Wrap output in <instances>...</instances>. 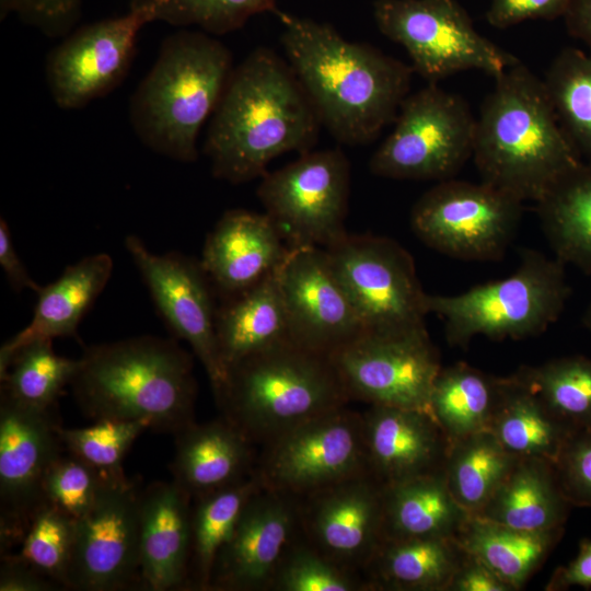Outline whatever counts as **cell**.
<instances>
[{
    "label": "cell",
    "mask_w": 591,
    "mask_h": 591,
    "mask_svg": "<svg viewBox=\"0 0 591 591\" xmlns=\"http://www.w3.org/2000/svg\"><path fill=\"white\" fill-rule=\"evenodd\" d=\"M275 14L287 61L321 125L338 142L367 144L395 121L409 94L412 66L346 39L327 23L279 9Z\"/></svg>",
    "instance_id": "obj_1"
},
{
    "label": "cell",
    "mask_w": 591,
    "mask_h": 591,
    "mask_svg": "<svg viewBox=\"0 0 591 591\" xmlns=\"http://www.w3.org/2000/svg\"><path fill=\"white\" fill-rule=\"evenodd\" d=\"M321 126L288 61L257 47L233 69L212 114L204 153L215 177L242 184L263 177L277 157L311 151Z\"/></svg>",
    "instance_id": "obj_2"
},
{
    "label": "cell",
    "mask_w": 591,
    "mask_h": 591,
    "mask_svg": "<svg viewBox=\"0 0 591 591\" xmlns=\"http://www.w3.org/2000/svg\"><path fill=\"white\" fill-rule=\"evenodd\" d=\"M472 157L482 182L535 202L583 162L543 80L521 61L495 78L476 118Z\"/></svg>",
    "instance_id": "obj_3"
},
{
    "label": "cell",
    "mask_w": 591,
    "mask_h": 591,
    "mask_svg": "<svg viewBox=\"0 0 591 591\" xmlns=\"http://www.w3.org/2000/svg\"><path fill=\"white\" fill-rule=\"evenodd\" d=\"M70 386L94 421H138L174 436L195 422L193 358L172 339L140 336L90 346Z\"/></svg>",
    "instance_id": "obj_4"
},
{
    "label": "cell",
    "mask_w": 591,
    "mask_h": 591,
    "mask_svg": "<svg viewBox=\"0 0 591 591\" xmlns=\"http://www.w3.org/2000/svg\"><path fill=\"white\" fill-rule=\"evenodd\" d=\"M233 69L228 47L202 31L182 30L166 37L130 99L136 136L161 155L195 162L199 131L215 113Z\"/></svg>",
    "instance_id": "obj_5"
},
{
    "label": "cell",
    "mask_w": 591,
    "mask_h": 591,
    "mask_svg": "<svg viewBox=\"0 0 591 591\" xmlns=\"http://www.w3.org/2000/svg\"><path fill=\"white\" fill-rule=\"evenodd\" d=\"M215 398L221 418L264 444L349 401L329 356L291 339L229 368Z\"/></svg>",
    "instance_id": "obj_6"
},
{
    "label": "cell",
    "mask_w": 591,
    "mask_h": 591,
    "mask_svg": "<svg viewBox=\"0 0 591 591\" xmlns=\"http://www.w3.org/2000/svg\"><path fill=\"white\" fill-rule=\"evenodd\" d=\"M564 265L556 257L523 250L510 276L459 294H427V309L441 318L453 347H467L476 336L495 340L536 336L558 320L569 298Z\"/></svg>",
    "instance_id": "obj_7"
},
{
    "label": "cell",
    "mask_w": 591,
    "mask_h": 591,
    "mask_svg": "<svg viewBox=\"0 0 591 591\" xmlns=\"http://www.w3.org/2000/svg\"><path fill=\"white\" fill-rule=\"evenodd\" d=\"M394 123L369 161L374 175L442 182L473 154L476 118L461 95L437 84L408 94Z\"/></svg>",
    "instance_id": "obj_8"
},
{
    "label": "cell",
    "mask_w": 591,
    "mask_h": 591,
    "mask_svg": "<svg viewBox=\"0 0 591 591\" xmlns=\"http://www.w3.org/2000/svg\"><path fill=\"white\" fill-rule=\"evenodd\" d=\"M372 12L379 31L405 48L429 83L473 69L496 78L520 61L480 35L455 0H375Z\"/></svg>",
    "instance_id": "obj_9"
},
{
    "label": "cell",
    "mask_w": 591,
    "mask_h": 591,
    "mask_svg": "<svg viewBox=\"0 0 591 591\" xmlns=\"http://www.w3.org/2000/svg\"><path fill=\"white\" fill-rule=\"evenodd\" d=\"M324 250L364 331L426 327L427 293L413 257L399 243L385 236L346 234Z\"/></svg>",
    "instance_id": "obj_10"
},
{
    "label": "cell",
    "mask_w": 591,
    "mask_h": 591,
    "mask_svg": "<svg viewBox=\"0 0 591 591\" xmlns=\"http://www.w3.org/2000/svg\"><path fill=\"white\" fill-rule=\"evenodd\" d=\"M523 201L484 182H439L415 202L410 227L429 247L453 258L493 262L507 252Z\"/></svg>",
    "instance_id": "obj_11"
},
{
    "label": "cell",
    "mask_w": 591,
    "mask_h": 591,
    "mask_svg": "<svg viewBox=\"0 0 591 591\" xmlns=\"http://www.w3.org/2000/svg\"><path fill=\"white\" fill-rule=\"evenodd\" d=\"M349 187L350 164L340 148L311 150L267 172L257 197L289 247L326 248L347 234Z\"/></svg>",
    "instance_id": "obj_12"
},
{
    "label": "cell",
    "mask_w": 591,
    "mask_h": 591,
    "mask_svg": "<svg viewBox=\"0 0 591 591\" xmlns=\"http://www.w3.org/2000/svg\"><path fill=\"white\" fill-rule=\"evenodd\" d=\"M363 472L369 471L361 414L345 406L305 420L265 443L255 466L264 488L298 498Z\"/></svg>",
    "instance_id": "obj_13"
},
{
    "label": "cell",
    "mask_w": 591,
    "mask_h": 591,
    "mask_svg": "<svg viewBox=\"0 0 591 591\" xmlns=\"http://www.w3.org/2000/svg\"><path fill=\"white\" fill-rule=\"evenodd\" d=\"M329 359L349 399L430 413L432 385L442 366L427 327L399 333L364 331Z\"/></svg>",
    "instance_id": "obj_14"
},
{
    "label": "cell",
    "mask_w": 591,
    "mask_h": 591,
    "mask_svg": "<svg viewBox=\"0 0 591 591\" xmlns=\"http://www.w3.org/2000/svg\"><path fill=\"white\" fill-rule=\"evenodd\" d=\"M154 22L152 8L129 2L124 15L70 32L48 54L45 73L50 95L62 109H79L115 90L126 78L140 30Z\"/></svg>",
    "instance_id": "obj_15"
},
{
    "label": "cell",
    "mask_w": 591,
    "mask_h": 591,
    "mask_svg": "<svg viewBox=\"0 0 591 591\" xmlns=\"http://www.w3.org/2000/svg\"><path fill=\"white\" fill-rule=\"evenodd\" d=\"M55 409L28 406L1 393V546L22 542L34 514L45 505V475L65 451Z\"/></svg>",
    "instance_id": "obj_16"
},
{
    "label": "cell",
    "mask_w": 591,
    "mask_h": 591,
    "mask_svg": "<svg viewBox=\"0 0 591 591\" xmlns=\"http://www.w3.org/2000/svg\"><path fill=\"white\" fill-rule=\"evenodd\" d=\"M136 480L109 479L76 520L69 589L118 591L141 584L140 496Z\"/></svg>",
    "instance_id": "obj_17"
},
{
    "label": "cell",
    "mask_w": 591,
    "mask_h": 591,
    "mask_svg": "<svg viewBox=\"0 0 591 591\" xmlns=\"http://www.w3.org/2000/svg\"><path fill=\"white\" fill-rule=\"evenodd\" d=\"M125 245L163 320L177 338L189 344L215 394L224 371L217 345L213 288L200 262L176 252L154 254L136 235H128Z\"/></svg>",
    "instance_id": "obj_18"
},
{
    "label": "cell",
    "mask_w": 591,
    "mask_h": 591,
    "mask_svg": "<svg viewBox=\"0 0 591 591\" xmlns=\"http://www.w3.org/2000/svg\"><path fill=\"white\" fill-rule=\"evenodd\" d=\"M383 491L363 472L299 498L308 543L340 566L363 571L385 537Z\"/></svg>",
    "instance_id": "obj_19"
},
{
    "label": "cell",
    "mask_w": 591,
    "mask_h": 591,
    "mask_svg": "<svg viewBox=\"0 0 591 591\" xmlns=\"http://www.w3.org/2000/svg\"><path fill=\"white\" fill-rule=\"evenodd\" d=\"M277 280L296 344L329 356L364 332L324 248L289 247Z\"/></svg>",
    "instance_id": "obj_20"
},
{
    "label": "cell",
    "mask_w": 591,
    "mask_h": 591,
    "mask_svg": "<svg viewBox=\"0 0 591 591\" xmlns=\"http://www.w3.org/2000/svg\"><path fill=\"white\" fill-rule=\"evenodd\" d=\"M300 530L299 498L262 488L248 500L220 549L209 590H270L277 569Z\"/></svg>",
    "instance_id": "obj_21"
},
{
    "label": "cell",
    "mask_w": 591,
    "mask_h": 591,
    "mask_svg": "<svg viewBox=\"0 0 591 591\" xmlns=\"http://www.w3.org/2000/svg\"><path fill=\"white\" fill-rule=\"evenodd\" d=\"M361 420L368 471L382 485L444 470L451 442L430 413L370 405Z\"/></svg>",
    "instance_id": "obj_22"
},
{
    "label": "cell",
    "mask_w": 591,
    "mask_h": 591,
    "mask_svg": "<svg viewBox=\"0 0 591 591\" xmlns=\"http://www.w3.org/2000/svg\"><path fill=\"white\" fill-rule=\"evenodd\" d=\"M289 246L266 213L227 211L208 234L200 265L223 299L236 296L274 273Z\"/></svg>",
    "instance_id": "obj_23"
},
{
    "label": "cell",
    "mask_w": 591,
    "mask_h": 591,
    "mask_svg": "<svg viewBox=\"0 0 591 591\" xmlns=\"http://www.w3.org/2000/svg\"><path fill=\"white\" fill-rule=\"evenodd\" d=\"M193 498L173 479L140 496V578L152 591L189 587Z\"/></svg>",
    "instance_id": "obj_24"
},
{
    "label": "cell",
    "mask_w": 591,
    "mask_h": 591,
    "mask_svg": "<svg viewBox=\"0 0 591 591\" xmlns=\"http://www.w3.org/2000/svg\"><path fill=\"white\" fill-rule=\"evenodd\" d=\"M173 480L193 499L235 484L255 472L253 442L223 418L196 421L176 433Z\"/></svg>",
    "instance_id": "obj_25"
},
{
    "label": "cell",
    "mask_w": 591,
    "mask_h": 591,
    "mask_svg": "<svg viewBox=\"0 0 591 591\" xmlns=\"http://www.w3.org/2000/svg\"><path fill=\"white\" fill-rule=\"evenodd\" d=\"M113 271L108 254L89 255L68 266L54 282L40 287L30 324L0 349V375L12 356L37 339L73 336L78 325L107 285Z\"/></svg>",
    "instance_id": "obj_26"
},
{
    "label": "cell",
    "mask_w": 591,
    "mask_h": 591,
    "mask_svg": "<svg viewBox=\"0 0 591 591\" xmlns=\"http://www.w3.org/2000/svg\"><path fill=\"white\" fill-rule=\"evenodd\" d=\"M277 269L217 308L216 336L224 378L241 360L290 339Z\"/></svg>",
    "instance_id": "obj_27"
},
{
    "label": "cell",
    "mask_w": 591,
    "mask_h": 591,
    "mask_svg": "<svg viewBox=\"0 0 591 591\" xmlns=\"http://www.w3.org/2000/svg\"><path fill=\"white\" fill-rule=\"evenodd\" d=\"M572 506L552 462L518 457L484 508L474 515L528 531L564 529Z\"/></svg>",
    "instance_id": "obj_28"
},
{
    "label": "cell",
    "mask_w": 591,
    "mask_h": 591,
    "mask_svg": "<svg viewBox=\"0 0 591 591\" xmlns=\"http://www.w3.org/2000/svg\"><path fill=\"white\" fill-rule=\"evenodd\" d=\"M464 556L451 537L384 538L363 577L369 590L448 591Z\"/></svg>",
    "instance_id": "obj_29"
},
{
    "label": "cell",
    "mask_w": 591,
    "mask_h": 591,
    "mask_svg": "<svg viewBox=\"0 0 591 591\" xmlns=\"http://www.w3.org/2000/svg\"><path fill=\"white\" fill-rule=\"evenodd\" d=\"M573 429L515 373L502 376L499 399L487 431L508 452L554 464Z\"/></svg>",
    "instance_id": "obj_30"
},
{
    "label": "cell",
    "mask_w": 591,
    "mask_h": 591,
    "mask_svg": "<svg viewBox=\"0 0 591 591\" xmlns=\"http://www.w3.org/2000/svg\"><path fill=\"white\" fill-rule=\"evenodd\" d=\"M384 538H455L471 515L452 496L444 471L384 486Z\"/></svg>",
    "instance_id": "obj_31"
},
{
    "label": "cell",
    "mask_w": 591,
    "mask_h": 591,
    "mask_svg": "<svg viewBox=\"0 0 591 591\" xmlns=\"http://www.w3.org/2000/svg\"><path fill=\"white\" fill-rule=\"evenodd\" d=\"M563 533L564 529L521 530L471 514L455 540L517 591L543 565Z\"/></svg>",
    "instance_id": "obj_32"
},
{
    "label": "cell",
    "mask_w": 591,
    "mask_h": 591,
    "mask_svg": "<svg viewBox=\"0 0 591 591\" xmlns=\"http://www.w3.org/2000/svg\"><path fill=\"white\" fill-rule=\"evenodd\" d=\"M536 210L555 257L591 274V163L582 162L555 183Z\"/></svg>",
    "instance_id": "obj_33"
},
{
    "label": "cell",
    "mask_w": 591,
    "mask_h": 591,
    "mask_svg": "<svg viewBox=\"0 0 591 591\" xmlns=\"http://www.w3.org/2000/svg\"><path fill=\"white\" fill-rule=\"evenodd\" d=\"M502 376L465 362L441 367L430 395V414L450 442L487 431L496 409Z\"/></svg>",
    "instance_id": "obj_34"
},
{
    "label": "cell",
    "mask_w": 591,
    "mask_h": 591,
    "mask_svg": "<svg viewBox=\"0 0 591 591\" xmlns=\"http://www.w3.org/2000/svg\"><path fill=\"white\" fill-rule=\"evenodd\" d=\"M263 487L255 472L230 486L193 499L189 587L209 590L216 558L248 500Z\"/></svg>",
    "instance_id": "obj_35"
},
{
    "label": "cell",
    "mask_w": 591,
    "mask_h": 591,
    "mask_svg": "<svg viewBox=\"0 0 591 591\" xmlns=\"http://www.w3.org/2000/svg\"><path fill=\"white\" fill-rule=\"evenodd\" d=\"M517 459L491 432L479 431L451 442L444 477L454 499L470 514H477Z\"/></svg>",
    "instance_id": "obj_36"
},
{
    "label": "cell",
    "mask_w": 591,
    "mask_h": 591,
    "mask_svg": "<svg viewBox=\"0 0 591 591\" xmlns=\"http://www.w3.org/2000/svg\"><path fill=\"white\" fill-rule=\"evenodd\" d=\"M543 83L568 139L591 163V56L573 47L561 49Z\"/></svg>",
    "instance_id": "obj_37"
},
{
    "label": "cell",
    "mask_w": 591,
    "mask_h": 591,
    "mask_svg": "<svg viewBox=\"0 0 591 591\" xmlns=\"http://www.w3.org/2000/svg\"><path fill=\"white\" fill-rule=\"evenodd\" d=\"M53 339H37L21 347L0 375L1 393L37 408L56 407L78 369V359L57 355Z\"/></svg>",
    "instance_id": "obj_38"
},
{
    "label": "cell",
    "mask_w": 591,
    "mask_h": 591,
    "mask_svg": "<svg viewBox=\"0 0 591 591\" xmlns=\"http://www.w3.org/2000/svg\"><path fill=\"white\" fill-rule=\"evenodd\" d=\"M514 373L571 427L591 422V358L560 357Z\"/></svg>",
    "instance_id": "obj_39"
},
{
    "label": "cell",
    "mask_w": 591,
    "mask_h": 591,
    "mask_svg": "<svg viewBox=\"0 0 591 591\" xmlns=\"http://www.w3.org/2000/svg\"><path fill=\"white\" fill-rule=\"evenodd\" d=\"M149 4L154 22L196 26L207 34L223 35L243 27L262 13H276L277 0H130Z\"/></svg>",
    "instance_id": "obj_40"
},
{
    "label": "cell",
    "mask_w": 591,
    "mask_h": 591,
    "mask_svg": "<svg viewBox=\"0 0 591 591\" xmlns=\"http://www.w3.org/2000/svg\"><path fill=\"white\" fill-rule=\"evenodd\" d=\"M74 535L76 520L45 503L34 514L18 554L62 588L69 589Z\"/></svg>",
    "instance_id": "obj_41"
},
{
    "label": "cell",
    "mask_w": 591,
    "mask_h": 591,
    "mask_svg": "<svg viewBox=\"0 0 591 591\" xmlns=\"http://www.w3.org/2000/svg\"><path fill=\"white\" fill-rule=\"evenodd\" d=\"M147 429L138 421L102 419L89 427H61L60 437L66 451L111 479H124V457Z\"/></svg>",
    "instance_id": "obj_42"
},
{
    "label": "cell",
    "mask_w": 591,
    "mask_h": 591,
    "mask_svg": "<svg viewBox=\"0 0 591 591\" xmlns=\"http://www.w3.org/2000/svg\"><path fill=\"white\" fill-rule=\"evenodd\" d=\"M271 590L363 591L369 587L360 572L331 560L308 541L297 540L282 558Z\"/></svg>",
    "instance_id": "obj_43"
},
{
    "label": "cell",
    "mask_w": 591,
    "mask_h": 591,
    "mask_svg": "<svg viewBox=\"0 0 591 591\" xmlns=\"http://www.w3.org/2000/svg\"><path fill=\"white\" fill-rule=\"evenodd\" d=\"M109 479L65 449L45 475L44 501L78 520L93 507Z\"/></svg>",
    "instance_id": "obj_44"
},
{
    "label": "cell",
    "mask_w": 591,
    "mask_h": 591,
    "mask_svg": "<svg viewBox=\"0 0 591 591\" xmlns=\"http://www.w3.org/2000/svg\"><path fill=\"white\" fill-rule=\"evenodd\" d=\"M554 466L569 503L591 507V422L571 431Z\"/></svg>",
    "instance_id": "obj_45"
},
{
    "label": "cell",
    "mask_w": 591,
    "mask_h": 591,
    "mask_svg": "<svg viewBox=\"0 0 591 591\" xmlns=\"http://www.w3.org/2000/svg\"><path fill=\"white\" fill-rule=\"evenodd\" d=\"M82 0H0V18L14 14L49 38H63L81 16Z\"/></svg>",
    "instance_id": "obj_46"
},
{
    "label": "cell",
    "mask_w": 591,
    "mask_h": 591,
    "mask_svg": "<svg viewBox=\"0 0 591 591\" xmlns=\"http://www.w3.org/2000/svg\"><path fill=\"white\" fill-rule=\"evenodd\" d=\"M571 0H490L487 21L506 28L526 20L555 19L565 15Z\"/></svg>",
    "instance_id": "obj_47"
},
{
    "label": "cell",
    "mask_w": 591,
    "mask_h": 591,
    "mask_svg": "<svg viewBox=\"0 0 591 591\" xmlns=\"http://www.w3.org/2000/svg\"><path fill=\"white\" fill-rule=\"evenodd\" d=\"M61 587L19 554L5 553L1 561L0 591H51Z\"/></svg>",
    "instance_id": "obj_48"
},
{
    "label": "cell",
    "mask_w": 591,
    "mask_h": 591,
    "mask_svg": "<svg viewBox=\"0 0 591 591\" xmlns=\"http://www.w3.org/2000/svg\"><path fill=\"white\" fill-rule=\"evenodd\" d=\"M448 591H513L480 559L465 552Z\"/></svg>",
    "instance_id": "obj_49"
},
{
    "label": "cell",
    "mask_w": 591,
    "mask_h": 591,
    "mask_svg": "<svg viewBox=\"0 0 591 591\" xmlns=\"http://www.w3.org/2000/svg\"><path fill=\"white\" fill-rule=\"evenodd\" d=\"M571 587L591 588V540L580 542L576 557L554 571L545 590L563 591Z\"/></svg>",
    "instance_id": "obj_50"
},
{
    "label": "cell",
    "mask_w": 591,
    "mask_h": 591,
    "mask_svg": "<svg viewBox=\"0 0 591 591\" xmlns=\"http://www.w3.org/2000/svg\"><path fill=\"white\" fill-rule=\"evenodd\" d=\"M0 265L13 289H30L35 292H38L40 289V286L32 279L26 267L19 257L11 237L10 229L3 218L0 220Z\"/></svg>",
    "instance_id": "obj_51"
},
{
    "label": "cell",
    "mask_w": 591,
    "mask_h": 591,
    "mask_svg": "<svg viewBox=\"0 0 591 591\" xmlns=\"http://www.w3.org/2000/svg\"><path fill=\"white\" fill-rule=\"evenodd\" d=\"M564 16L569 34L591 50V0H571Z\"/></svg>",
    "instance_id": "obj_52"
},
{
    "label": "cell",
    "mask_w": 591,
    "mask_h": 591,
    "mask_svg": "<svg viewBox=\"0 0 591 591\" xmlns=\"http://www.w3.org/2000/svg\"><path fill=\"white\" fill-rule=\"evenodd\" d=\"M582 322L586 328L591 333V301L584 311Z\"/></svg>",
    "instance_id": "obj_53"
}]
</instances>
